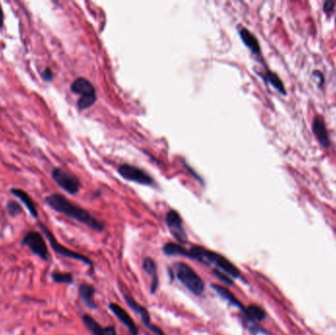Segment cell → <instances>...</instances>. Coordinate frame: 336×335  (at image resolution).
<instances>
[{
  "instance_id": "1",
  "label": "cell",
  "mask_w": 336,
  "mask_h": 335,
  "mask_svg": "<svg viewBox=\"0 0 336 335\" xmlns=\"http://www.w3.org/2000/svg\"><path fill=\"white\" fill-rule=\"evenodd\" d=\"M46 204L53 210L63 213L68 217L88 226L96 232H102L105 225L99 219L95 218L90 212L85 208L69 201L67 198L60 194H51L45 198Z\"/></svg>"
},
{
  "instance_id": "2",
  "label": "cell",
  "mask_w": 336,
  "mask_h": 335,
  "mask_svg": "<svg viewBox=\"0 0 336 335\" xmlns=\"http://www.w3.org/2000/svg\"><path fill=\"white\" fill-rule=\"evenodd\" d=\"M186 258L199 261L202 264L213 265L217 268L218 270L222 271L229 277H232L233 279L242 278L240 269L237 268L232 262H230L227 258H225L223 255L217 252H213L211 250L205 249L202 246L194 245L189 250H187Z\"/></svg>"
},
{
  "instance_id": "3",
  "label": "cell",
  "mask_w": 336,
  "mask_h": 335,
  "mask_svg": "<svg viewBox=\"0 0 336 335\" xmlns=\"http://www.w3.org/2000/svg\"><path fill=\"white\" fill-rule=\"evenodd\" d=\"M174 273L180 283L195 296H202L204 292V282L202 277L185 263L174 265Z\"/></svg>"
},
{
  "instance_id": "4",
  "label": "cell",
  "mask_w": 336,
  "mask_h": 335,
  "mask_svg": "<svg viewBox=\"0 0 336 335\" xmlns=\"http://www.w3.org/2000/svg\"><path fill=\"white\" fill-rule=\"evenodd\" d=\"M71 91L80 94L77 101V106L80 110L90 108L96 100L95 89L86 78H77L71 85Z\"/></svg>"
},
{
  "instance_id": "5",
  "label": "cell",
  "mask_w": 336,
  "mask_h": 335,
  "mask_svg": "<svg viewBox=\"0 0 336 335\" xmlns=\"http://www.w3.org/2000/svg\"><path fill=\"white\" fill-rule=\"evenodd\" d=\"M38 225L40 227V229L42 230V232L45 234L46 239L48 240L49 244H50V247L52 248V250L57 254V255H60L62 257H65V258H68V259H71V260H75V261H78V262H81L83 264H86L90 267H92V262L90 261V259H89L88 257H86L85 255H82L80 253H77L75 251H72V250H69L68 248H66L63 245H61L57 239L55 238V236L52 234V232L49 230V228L45 225V224L39 221L38 222Z\"/></svg>"
},
{
  "instance_id": "6",
  "label": "cell",
  "mask_w": 336,
  "mask_h": 335,
  "mask_svg": "<svg viewBox=\"0 0 336 335\" xmlns=\"http://www.w3.org/2000/svg\"><path fill=\"white\" fill-rule=\"evenodd\" d=\"M23 246L27 247L35 256L43 261H47L49 258L48 248L45 242V237L41 232L28 231L23 237Z\"/></svg>"
},
{
  "instance_id": "7",
  "label": "cell",
  "mask_w": 336,
  "mask_h": 335,
  "mask_svg": "<svg viewBox=\"0 0 336 335\" xmlns=\"http://www.w3.org/2000/svg\"><path fill=\"white\" fill-rule=\"evenodd\" d=\"M51 177L62 190H64L70 195H76L80 190L81 183L79 179L62 168H53L51 172Z\"/></svg>"
},
{
  "instance_id": "8",
  "label": "cell",
  "mask_w": 336,
  "mask_h": 335,
  "mask_svg": "<svg viewBox=\"0 0 336 335\" xmlns=\"http://www.w3.org/2000/svg\"><path fill=\"white\" fill-rule=\"evenodd\" d=\"M124 299L127 303V305L129 306V308L131 310H133L135 313H138L141 317L142 323L153 333L155 335H166L164 333V331L157 326L156 324H154L152 322V318H151V314L149 313L148 309L145 308L144 306L140 305L134 298L128 294H124Z\"/></svg>"
},
{
  "instance_id": "9",
  "label": "cell",
  "mask_w": 336,
  "mask_h": 335,
  "mask_svg": "<svg viewBox=\"0 0 336 335\" xmlns=\"http://www.w3.org/2000/svg\"><path fill=\"white\" fill-rule=\"evenodd\" d=\"M165 221L171 235L181 244H184L188 240V236L183 227V219L178 211L170 209L165 216Z\"/></svg>"
},
{
  "instance_id": "10",
  "label": "cell",
  "mask_w": 336,
  "mask_h": 335,
  "mask_svg": "<svg viewBox=\"0 0 336 335\" xmlns=\"http://www.w3.org/2000/svg\"><path fill=\"white\" fill-rule=\"evenodd\" d=\"M118 173L126 180L142 185H152L154 183V180L148 173L131 164L120 165L118 167Z\"/></svg>"
},
{
  "instance_id": "11",
  "label": "cell",
  "mask_w": 336,
  "mask_h": 335,
  "mask_svg": "<svg viewBox=\"0 0 336 335\" xmlns=\"http://www.w3.org/2000/svg\"><path fill=\"white\" fill-rule=\"evenodd\" d=\"M109 310L128 328V330L130 331L131 334L138 335V333H139L138 326L136 325L134 319L131 317V315L129 313H127V311L125 309H123L121 306H119L116 303H110L109 304Z\"/></svg>"
},
{
  "instance_id": "12",
  "label": "cell",
  "mask_w": 336,
  "mask_h": 335,
  "mask_svg": "<svg viewBox=\"0 0 336 335\" xmlns=\"http://www.w3.org/2000/svg\"><path fill=\"white\" fill-rule=\"evenodd\" d=\"M79 296L80 299L82 300L83 304L91 311L95 310L97 308V305L94 301V294H95V289L93 286L88 283H81L79 285Z\"/></svg>"
},
{
  "instance_id": "13",
  "label": "cell",
  "mask_w": 336,
  "mask_h": 335,
  "mask_svg": "<svg viewBox=\"0 0 336 335\" xmlns=\"http://www.w3.org/2000/svg\"><path fill=\"white\" fill-rule=\"evenodd\" d=\"M143 268L146 271V273L151 277L152 284H151V294H156L158 286H159V280L157 276V267L155 260H153L150 257L145 258L143 262Z\"/></svg>"
},
{
  "instance_id": "14",
  "label": "cell",
  "mask_w": 336,
  "mask_h": 335,
  "mask_svg": "<svg viewBox=\"0 0 336 335\" xmlns=\"http://www.w3.org/2000/svg\"><path fill=\"white\" fill-rule=\"evenodd\" d=\"M210 286L223 300L227 301L231 306L239 309V311H241L242 313H245L246 308L243 306V304L235 297V295L228 288L221 286V285H218V284H211Z\"/></svg>"
},
{
  "instance_id": "15",
  "label": "cell",
  "mask_w": 336,
  "mask_h": 335,
  "mask_svg": "<svg viewBox=\"0 0 336 335\" xmlns=\"http://www.w3.org/2000/svg\"><path fill=\"white\" fill-rule=\"evenodd\" d=\"M10 193L13 196H15L16 198H18L20 201H22L24 205L26 206V208L28 209V211L30 212V214L34 218H38L39 212H38L36 203H35L34 200L31 198V196L27 192L23 191L21 189H18V188H12L10 190Z\"/></svg>"
},
{
  "instance_id": "16",
  "label": "cell",
  "mask_w": 336,
  "mask_h": 335,
  "mask_svg": "<svg viewBox=\"0 0 336 335\" xmlns=\"http://www.w3.org/2000/svg\"><path fill=\"white\" fill-rule=\"evenodd\" d=\"M313 131H314L315 137L318 139L319 143L321 146L324 148H327L329 146V140H328V135L325 128V124L320 117H316L314 120L313 123Z\"/></svg>"
},
{
  "instance_id": "17",
  "label": "cell",
  "mask_w": 336,
  "mask_h": 335,
  "mask_svg": "<svg viewBox=\"0 0 336 335\" xmlns=\"http://www.w3.org/2000/svg\"><path fill=\"white\" fill-rule=\"evenodd\" d=\"M239 35L241 37L242 42L252 50L253 53L255 54L261 53V47L257 38L249 30H247L245 28H241L239 31Z\"/></svg>"
},
{
  "instance_id": "18",
  "label": "cell",
  "mask_w": 336,
  "mask_h": 335,
  "mask_svg": "<svg viewBox=\"0 0 336 335\" xmlns=\"http://www.w3.org/2000/svg\"><path fill=\"white\" fill-rule=\"evenodd\" d=\"M243 314L248 321H262L267 316V313L265 312V310L258 305L248 306L245 313Z\"/></svg>"
},
{
  "instance_id": "19",
  "label": "cell",
  "mask_w": 336,
  "mask_h": 335,
  "mask_svg": "<svg viewBox=\"0 0 336 335\" xmlns=\"http://www.w3.org/2000/svg\"><path fill=\"white\" fill-rule=\"evenodd\" d=\"M82 321L86 328L90 331L92 335H106L104 327H102L91 315L85 313L82 316Z\"/></svg>"
},
{
  "instance_id": "20",
  "label": "cell",
  "mask_w": 336,
  "mask_h": 335,
  "mask_svg": "<svg viewBox=\"0 0 336 335\" xmlns=\"http://www.w3.org/2000/svg\"><path fill=\"white\" fill-rule=\"evenodd\" d=\"M162 252L168 257H172V256L186 257L187 255V249H185L180 244L172 243V242H168L164 244V246L162 247Z\"/></svg>"
},
{
  "instance_id": "21",
  "label": "cell",
  "mask_w": 336,
  "mask_h": 335,
  "mask_svg": "<svg viewBox=\"0 0 336 335\" xmlns=\"http://www.w3.org/2000/svg\"><path fill=\"white\" fill-rule=\"evenodd\" d=\"M51 279L55 283H64L72 284L74 282V277L71 272H61V271H53L50 275Z\"/></svg>"
},
{
  "instance_id": "22",
  "label": "cell",
  "mask_w": 336,
  "mask_h": 335,
  "mask_svg": "<svg viewBox=\"0 0 336 335\" xmlns=\"http://www.w3.org/2000/svg\"><path fill=\"white\" fill-rule=\"evenodd\" d=\"M266 79L269 81V83L277 89L279 90L281 93L285 94L286 91H285V89H284V86H283V83L280 81V79L278 78V76L274 73H271V72H268L267 75H266Z\"/></svg>"
},
{
  "instance_id": "23",
  "label": "cell",
  "mask_w": 336,
  "mask_h": 335,
  "mask_svg": "<svg viewBox=\"0 0 336 335\" xmlns=\"http://www.w3.org/2000/svg\"><path fill=\"white\" fill-rule=\"evenodd\" d=\"M6 210L10 216L15 217L22 213L23 208L21 204H19L17 201H9L6 205Z\"/></svg>"
},
{
  "instance_id": "24",
  "label": "cell",
  "mask_w": 336,
  "mask_h": 335,
  "mask_svg": "<svg viewBox=\"0 0 336 335\" xmlns=\"http://www.w3.org/2000/svg\"><path fill=\"white\" fill-rule=\"evenodd\" d=\"M212 272H213V274H214L219 280H221V281L223 282L225 285H227V286H233V285H234L233 279H231L227 274H225L222 271H220V270H218L217 268H215V269H212Z\"/></svg>"
},
{
  "instance_id": "25",
  "label": "cell",
  "mask_w": 336,
  "mask_h": 335,
  "mask_svg": "<svg viewBox=\"0 0 336 335\" xmlns=\"http://www.w3.org/2000/svg\"><path fill=\"white\" fill-rule=\"evenodd\" d=\"M41 75L45 82H51L53 79V72L49 67H45L44 71L41 73Z\"/></svg>"
},
{
  "instance_id": "26",
  "label": "cell",
  "mask_w": 336,
  "mask_h": 335,
  "mask_svg": "<svg viewBox=\"0 0 336 335\" xmlns=\"http://www.w3.org/2000/svg\"><path fill=\"white\" fill-rule=\"evenodd\" d=\"M334 5H335V3H334L333 1H326V2L324 3V5H323V10H324L325 12H330V11L333 10Z\"/></svg>"
},
{
  "instance_id": "27",
  "label": "cell",
  "mask_w": 336,
  "mask_h": 335,
  "mask_svg": "<svg viewBox=\"0 0 336 335\" xmlns=\"http://www.w3.org/2000/svg\"><path fill=\"white\" fill-rule=\"evenodd\" d=\"M104 330H105V334L106 335H118L117 334V331H116V328L112 325L105 327Z\"/></svg>"
},
{
  "instance_id": "28",
  "label": "cell",
  "mask_w": 336,
  "mask_h": 335,
  "mask_svg": "<svg viewBox=\"0 0 336 335\" xmlns=\"http://www.w3.org/2000/svg\"><path fill=\"white\" fill-rule=\"evenodd\" d=\"M3 24H4V12H3V8L0 4V28L3 27Z\"/></svg>"
}]
</instances>
